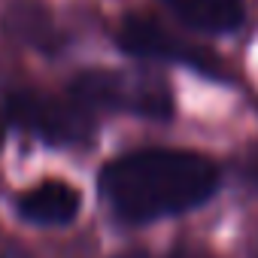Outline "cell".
Instances as JSON below:
<instances>
[{
  "instance_id": "obj_1",
  "label": "cell",
  "mask_w": 258,
  "mask_h": 258,
  "mask_svg": "<svg viewBox=\"0 0 258 258\" xmlns=\"http://www.w3.org/2000/svg\"><path fill=\"white\" fill-rule=\"evenodd\" d=\"M222 182L213 158L191 149H134L115 155L97 176L100 198L115 219L143 225L204 207Z\"/></svg>"
},
{
  "instance_id": "obj_6",
  "label": "cell",
  "mask_w": 258,
  "mask_h": 258,
  "mask_svg": "<svg viewBox=\"0 0 258 258\" xmlns=\"http://www.w3.org/2000/svg\"><path fill=\"white\" fill-rule=\"evenodd\" d=\"M0 25L7 37L37 52H58L67 43L55 16L37 0H10L0 13Z\"/></svg>"
},
{
  "instance_id": "obj_9",
  "label": "cell",
  "mask_w": 258,
  "mask_h": 258,
  "mask_svg": "<svg viewBox=\"0 0 258 258\" xmlns=\"http://www.w3.org/2000/svg\"><path fill=\"white\" fill-rule=\"evenodd\" d=\"M249 173H252V176L258 179V149L252 152V161H249Z\"/></svg>"
},
{
  "instance_id": "obj_8",
  "label": "cell",
  "mask_w": 258,
  "mask_h": 258,
  "mask_svg": "<svg viewBox=\"0 0 258 258\" xmlns=\"http://www.w3.org/2000/svg\"><path fill=\"white\" fill-rule=\"evenodd\" d=\"M121 258H213L207 252H195V249H173V252H164V255H146V252H127Z\"/></svg>"
},
{
  "instance_id": "obj_2",
  "label": "cell",
  "mask_w": 258,
  "mask_h": 258,
  "mask_svg": "<svg viewBox=\"0 0 258 258\" xmlns=\"http://www.w3.org/2000/svg\"><path fill=\"white\" fill-rule=\"evenodd\" d=\"M70 97L88 112H127L140 118H173V91L161 76L124 70H82L70 79Z\"/></svg>"
},
{
  "instance_id": "obj_10",
  "label": "cell",
  "mask_w": 258,
  "mask_h": 258,
  "mask_svg": "<svg viewBox=\"0 0 258 258\" xmlns=\"http://www.w3.org/2000/svg\"><path fill=\"white\" fill-rule=\"evenodd\" d=\"M0 143H4V115H0Z\"/></svg>"
},
{
  "instance_id": "obj_7",
  "label": "cell",
  "mask_w": 258,
  "mask_h": 258,
  "mask_svg": "<svg viewBox=\"0 0 258 258\" xmlns=\"http://www.w3.org/2000/svg\"><path fill=\"white\" fill-rule=\"evenodd\" d=\"M161 7L198 34H231L246 22L243 0H161Z\"/></svg>"
},
{
  "instance_id": "obj_3",
  "label": "cell",
  "mask_w": 258,
  "mask_h": 258,
  "mask_svg": "<svg viewBox=\"0 0 258 258\" xmlns=\"http://www.w3.org/2000/svg\"><path fill=\"white\" fill-rule=\"evenodd\" d=\"M4 118L49 146H85L94 118L73 97H55L37 88H13L4 97Z\"/></svg>"
},
{
  "instance_id": "obj_5",
  "label": "cell",
  "mask_w": 258,
  "mask_h": 258,
  "mask_svg": "<svg viewBox=\"0 0 258 258\" xmlns=\"http://www.w3.org/2000/svg\"><path fill=\"white\" fill-rule=\"evenodd\" d=\"M16 213L37 228H64L82 213V191L67 179H43L16 198Z\"/></svg>"
},
{
  "instance_id": "obj_4",
  "label": "cell",
  "mask_w": 258,
  "mask_h": 258,
  "mask_svg": "<svg viewBox=\"0 0 258 258\" xmlns=\"http://www.w3.org/2000/svg\"><path fill=\"white\" fill-rule=\"evenodd\" d=\"M115 46H118L124 55L137 58V61L176 64V67L195 70V73L210 76V79L225 76L222 58H216L207 46H201V43H195V40H185L182 34L170 31L167 25H161L158 19L143 16V13L127 16V19L118 25V31H115Z\"/></svg>"
}]
</instances>
